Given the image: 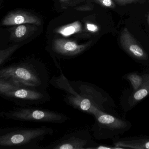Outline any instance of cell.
<instances>
[{"mask_svg":"<svg viewBox=\"0 0 149 149\" xmlns=\"http://www.w3.org/2000/svg\"><path fill=\"white\" fill-rule=\"evenodd\" d=\"M56 65L60 75L52 77L49 83L65 93L64 101L67 105L92 115L98 110L117 113L114 101L105 91L89 82L70 81L64 75L59 65Z\"/></svg>","mask_w":149,"mask_h":149,"instance_id":"1","label":"cell"},{"mask_svg":"<svg viewBox=\"0 0 149 149\" xmlns=\"http://www.w3.org/2000/svg\"><path fill=\"white\" fill-rule=\"evenodd\" d=\"M0 78L41 90H47L50 80L47 68L40 63H22L5 67L0 70Z\"/></svg>","mask_w":149,"mask_h":149,"instance_id":"2","label":"cell"},{"mask_svg":"<svg viewBox=\"0 0 149 149\" xmlns=\"http://www.w3.org/2000/svg\"><path fill=\"white\" fill-rule=\"evenodd\" d=\"M94 123L91 128L92 136L98 140H114L130 129L129 121L117 113H109L98 110L93 115Z\"/></svg>","mask_w":149,"mask_h":149,"instance_id":"3","label":"cell"},{"mask_svg":"<svg viewBox=\"0 0 149 149\" xmlns=\"http://www.w3.org/2000/svg\"><path fill=\"white\" fill-rule=\"evenodd\" d=\"M0 94L24 101L28 105L44 104L50 100L47 90L29 87L21 84L0 78Z\"/></svg>","mask_w":149,"mask_h":149,"instance_id":"4","label":"cell"},{"mask_svg":"<svg viewBox=\"0 0 149 149\" xmlns=\"http://www.w3.org/2000/svg\"><path fill=\"white\" fill-rule=\"evenodd\" d=\"M54 133V129L45 126L17 130L0 136V146L27 145L35 148L42 149V147L37 145L38 143L46 136L52 135Z\"/></svg>","mask_w":149,"mask_h":149,"instance_id":"5","label":"cell"},{"mask_svg":"<svg viewBox=\"0 0 149 149\" xmlns=\"http://www.w3.org/2000/svg\"><path fill=\"white\" fill-rule=\"evenodd\" d=\"M7 119L39 123L61 124L68 120L67 115L55 111L37 108H19L3 113Z\"/></svg>","mask_w":149,"mask_h":149,"instance_id":"6","label":"cell"},{"mask_svg":"<svg viewBox=\"0 0 149 149\" xmlns=\"http://www.w3.org/2000/svg\"><path fill=\"white\" fill-rule=\"evenodd\" d=\"M97 144L89 131L79 130L66 134L42 149H94Z\"/></svg>","mask_w":149,"mask_h":149,"instance_id":"7","label":"cell"},{"mask_svg":"<svg viewBox=\"0 0 149 149\" xmlns=\"http://www.w3.org/2000/svg\"><path fill=\"white\" fill-rule=\"evenodd\" d=\"M120 43L123 50L132 58L142 64H148L149 56L148 52L127 28H124L122 32Z\"/></svg>","mask_w":149,"mask_h":149,"instance_id":"8","label":"cell"},{"mask_svg":"<svg viewBox=\"0 0 149 149\" xmlns=\"http://www.w3.org/2000/svg\"><path fill=\"white\" fill-rule=\"evenodd\" d=\"M149 96V72L145 73L144 81L140 88L133 91L125 89L120 98V105L125 112L131 111L136 106Z\"/></svg>","mask_w":149,"mask_h":149,"instance_id":"9","label":"cell"},{"mask_svg":"<svg viewBox=\"0 0 149 149\" xmlns=\"http://www.w3.org/2000/svg\"><path fill=\"white\" fill-rule=\"evenodd\" d=\"M90 43L78 44L74 41L63 38L56 39L53 42L52 49L57 55L64 57H72L79 55L90 45Z\"/></svg>","mask_w":149,"mask_h":149,"instance_id":"10","label":"cell"},{"mask_svg":"<svg viewBox=\"0 0 149 149\" xmlns=\"http://www.w3.org/2000/svg\"><path fill=\"white\" fill-rule=\"evenodd\" d=\"M3 26L29 24L40 25L41 21L36 16L22 10L12 11L9 13L2 21Z\"/></svg>","mask_w":149,"mask_h":149,"instance_id":"11","label":"cell"},{"mask_svg":"<svg viewBox=\"0 0 149 149\" xmlns=\"http://www.w3.org/2000/svg\"><path fill=\"white\" fill-rule=\"evenodd\" d=\"M113 145L118 149H149V136H137L113 140Z\"/></svg>","mask_w":149,"mask_h":149,"instance_id":"12","label":"cell"},{"mask_svg":"<svg viewBox=\"0 0 149 149\" xmlns=\"http://www.w3.org/2000/svg\"><path fill=\"white\" fill-rule=\"evenodd\" d=\"M29 24L15 25L10 30V38L15 42H20L27 38L36 30L34 25Z\"/></svg>","mask_w":149,"mask_h":149,"instance_id":"13","label":"cell"},{"mask_svg":"<svg viewBox=\"0 0 149 149\" xmlns=\"http://www.w3.org/2000/svg\"><path fill=\"white\" fill-rule=\"evenodd\" d=\"M123 78L129 82L131 85L130 90L134 91L139 89L143 83L145 78V73L137 72L128 73L124 74L123 76Z\"/></svg>","mask_w":149,"mask_h":149,"instance_id":"14","label":"cell"},{"mask_svg":"<svg viewBox=\"0 0 149 149\" xmlns=\"http://www.w3.org/2000/svg\"><path fill=\"white\" fill-rule=\"evenodd\" d=\"M81 30V24L79 21H76L58 28L56 30V31L64 36H68L80 32Z\"/></svg>","mask_w":149,"mask_h":149,"instance_id":"15","label":"cell"},{"mask_svg":"<svg viewBox=\"0 0 149 149\" xmlns=\"http://www.w3.org/2000/svg\"><path fill=\"white\" fill-rule=\"evenodd\" d=\"M19 44L12 45L4 50H0V65L6 61L19 47Z\"/></svg>","mask_w":149,"mask_h":149,"instance_id":"16","label":"cell"},{"mask_svg":"<svg viewBox=\"0 0 149 149\" xmlns=\"http://www.w3.org/2000/svg\"><path fill=\"white\" fill-rule=\"evenodd\" d=\"M99 3L107 8H114L115 6L113 0H95Z\"/></svg>","mask_w":149,"mask_h":149,"instance_id":"17","label":"cell"},{"mask_svg":"<svg viewBox=\"0 0 149 149\" xmlns=\"http://www.w3.org/2000/svg\"><path fill=\"white\" fill-rule=\"evenodd\" d=\"M86 28L88 31L92 32H95L99 30L98 26L93 24L88 23L86 25Z\"/></svg>","mask_w":149,"mask_h":149,"instance_id":"18","label":"cell"},{"mask_svg":"<svg viewBox=\"0 0 149 149\" xmlns=\"http://www.w3.org/2000/svg\"><path fill=\"white\" fill-rule=\"evenodd\" d=\"M118 149L116 147L111 145H104V144H97L94 149Z\"/></svg>","mask_w":149,"mask_h":149,"instance_id":"19","label":"cell"},{"mask_svg":"<svg viewBox=\"0 0 149 149\" xmlns=\"http://www.w3.org/2000/svg\"><path fill=\"white\" fill-rule=\"evenodd\" d=\"M119 4H127L131 3L138 1L139 0H115Z\"/></svg>","mask_w":149,"mask_h":149,"instance_id":"20","label":"cell"},{"mask_svg":"<svg viewBox=\"0 0 149 149\" xmlns=\"http://www.w3.org/2000/svg\"><path fill=\"white\" fill-rule=\"evenodd\" d=\"M67 1H69V0H60V1L61 2H65Z\"/></svg>","mask_w":149,"mask_h":149,"instance_id":"21","label":"cell"},{"mask_svg":"<svg viewBox=\"0 0 149 149\" xmlns=\"http://www.w3.org/2000/svg\"><path fill=\"white\" fill-rule=\"evenodd\" d=\"M148 25L149 26V12L148 14Z\"/></svg>","mask_w":149,"mask_h":149,"instance_id":"22","label":"cell"}]
</instances>
